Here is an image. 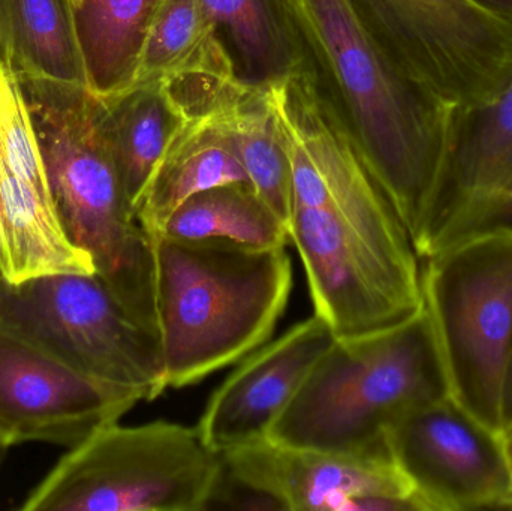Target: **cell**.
<instances>
[{
    "label": "cell",
    "instance_id": "1",
    "mask_svg": "<svg viewBox=\"0 0 512 511\" xmlns=\"http://www.w3.org/2000/svg\"><path fill=\"white\" fill-rule=\"evenodd\" d=\"M336 83L370 168L414 243L465 116L412 83L355 0H277Z\"/></svg>",
    "mask_w": 512,
    "mask_h": 511
},
{
    "label": "cell",
    "instance_id": "2",
    "mask_svg": "<svg viewBox=\"0 0 512 511\" xmlns=\"http://www.w3.org/2000/svg\"><path fill=\"white\" fill-rule=\"evenodd\" d=\"M149 237L168 387L200 383L270 341L294 285L285 248Z\"/></svg>",
    "mask_w": 512,
    "mask_h": 511
},
{
    "label": "cell",
    "instance_id": "3",
    "mask_svg": "<svg viewBox=\"0 0 512 511\" xmlns=\"http://www.w3.org/2000/svg\"><path fill=\"white\" fill-rule=\"evenodd\" d=\"M451 396L426 309L399 326L336 339L271 428L268 440L339 455H388L385 434L409 411Z\"/></svg>",
    "mask_w": 512,
    "mask_h": 511
},
{
    "label": "cell",
    "instance_id": "4",
    "mask_svg": "<svg viewBox=\"0 0 512 511\" xmlns=\"http://www.w3.org/2000/svg\"><path fill=\"white\" fill-rule=\"evenodd\" d=\"M57 216L68 239L141 324L158 335L152 242L138 224L104 126L87 89H24Z\"/></svg>",
    "mask_w": 512,
    "mask_h": 511
},
{
    "label": "cell",
    "instance_id": "5",
    "mask_svg": "<svg viewBox=\"0 0 512 511\" xmlns=\"http://www.w3.org/2000/svg\"><path fill=\"white\" fill-rule=\"evenodd\" d=\"M224 471L197 426L111 423L68 450L23 511H201Z\"/></svg>",
    "mask_w": 512,
    "mask_h": 511
},
{
    "label": "cell",
    "instance_id": "6",
    "mask_svg": "<svg viewBox=\"0 0 512 511\" xmlns=\"http://www.w3.org/2000/svg\"><path fill=\"white\" fill-rule=\"evenodd\" d=\"M0 332L140 402L168 389L158 335L96 273L0 281Z\"/></svg>",
    "mask_w": 512,
    "mask_h": 511
},
{
    "label": "cell",
    "instance_id": "7",
    "mask_svg": "<svg viewBox=\"0 0 512 511\" xmlns=\"http://www.w3.org/2000/svg\"><path fill=\"white\" fill-rule=\"evenodd\" d=\"M423 261L424 309L451 398L502 437V393L512 359V234L465 240Z\"/></svg>",
    "mask_w": 512,
    "mask_h": 511
},
{
    "label": "cell",
    "instance_id": "8",
    "mask_svg": "<svg viewBox=\"0 0 512 511\" xmlns=\"http://www.w3.org/2000/svg\"><path fill=\"white\" fill-rule=\"evenodd\" d=\"M403 74L460 116L512 81V23L475 0H355Z\"/></svg>",
    "mask_w": 512,
    "mask_h": 511
},
{
    "label": "cell",
    "instance_id": "9",
    "mask_svg": "<svg viewBox=\"0 0 512 511\" xmlns=\"http://www.w3.org/2000/svg\"><path fill=\"white\" fill-rule=\"evenodd\" d=\"M385 446L421 510H512L504 438L451 396L397 419L385 434Z\"/></svg>",
    "mask_w": 512,
    "mask_h": 511
},
{
    "label": "cell",
    "instance_id": "10",
    "mask_svg": "<svg viewBox=\"0 0 512 511\" xmlns=\"http://www.w3.org/2000/svg\"><path fill=\"white\" fill-rule=\"evenodd\" d=\"M222 459L234 479L276 510L423 511L390 455H339L267 438Z\"/></svg>",
    "mask_w": 512,
    "mask_h": 511
},
{
    "label": "cell",
    "instance_id": "11",
    "mask_svg": "<svg viewBox=\"0 0 512 511\" xmlns=\"http://www.w3.org/2000/svg\"><path fill=\"white\" fill-rule=\"evenodd\" d=\"M137 398L90 380L27 342L0 332V447L71 450L119 422Z\"/></svg>",
    "mask_w": 512,
    "mask_h": 511
},
{
    "label": "cell",
    "instance_id": "12",
    "mask_svg": "<svg viewBox=\"0 0 512 511\" xmlns=\"http://www.w3.org/2000/svg\"><path fill=\"white\" fill-rule=\"evenodd\" d=\"M233 75H183L162 81L176 123L135 204V216L147 236L161 234L174 212L194 195L249 183L219 107V89Z\"/></svg>",
    "mask_w": 512,
    "mask_h": 511
},
{
    "label": "cell",
    "instance_id": "13",
    "mask_svg": "<svg viewBox=\"0 0 512 511\" xmlns=\"http://www.w3.org/2000/svg\"><path fill=\"white\" fill-rule=\"evenodd\" d=\"M336 339L313 314L245 357L201 414L197 429L204 443L224 455L267 440L277 417Z\"/></svg>",
    "mask_w": 512,
    "mask_h": 511
},
{
    "label": "cell",
    "instance_id": "14",
    "mask_svg": "<svg viewBox=\"0 0 512 511\" xmlns=\"http://www.w3.org/2000/svg\"><path fill=\"white\" fill-rule=\"evenodd\" d=\"M512 198V81L496 101L463 117L438 191L414 239L418 258L438 252L468 216Z\"/></svg>",
    "mask_w": 512,
    "mask_h": 511
},
{
    "label": "cell",
    "instance_id": "15",
    "mask_svg": "<svg viewBox=\"0 0 512 511\" xmlns=\"http://www.w3.org/2000/svg\"><path fill=\"white\" fill-rule=\"evenodd\" d=\"M0 57L23 89H87L68 0H0Z\"/></svg>",
    "mask_w": 512,
    "mask_h": 511
},
{
    "label": "cell",
    "instance_id": "16",
    "mask_svg": "<svg viewBox=\"0 0 512 511\" xmlns=\"http://www.w3.org/2000/svg\"><path fill=\"white\" fill-rule=\"evenodd\" d=\"M216 30L201 0H158L131 80L116 98L183 74L234 72L233 60Z\"/></svg>",
    "mask_w": 512,
    "mask_h": 511
},
{
    "label": "cell",
    "instance_id": "17",
    "mask_svg": "<svg viewBox=\"0 0 512 511\" xmlns=\"http://www.w3.org/2000/svg\"><path fill=\"white\" fill-rule=\"evenodd\" d=\"M158 0H81L72 11L87 90L110 101L134 72L144 32Z\"/></svg>",
    "mask_w": 512,
    "mask_h": 511
},
{
    "label": "cell",
    "instance_id": "18",
    "mask_svg": "<svg viewBox=\"0 0 512 511\" xmlns=\"http://www.w3.org/2000/svg\"><path fill=\"white\" fill-rule=\"evenodd\" d=\"M218 99L249 185L289 233L294 206L291 168L277 138L262 83L251 84L233 75L222 83Z\"/></svg>",
    "mask_w": 512,
    "mask_h": 511
},
{
    "label": "cell",
    "instance_id": "19",
    "mask_svg": "<svg viewBox=\"0 0 512 511\" xmlns=\"http://www.w3.org/2000/svg\"><path fill=\"white\" fill-rule=\"evenodd\" d=\"M162 236L182 240H224L251 248H286L289 233L249 183L207 189L171 216Z\"/></svg>",
    "mask_w": 512,
    "mask_h": 511
},
{
    "label": "cell",
    "instance_id": "20",
    "mask_svg": "<svg viewBox=\"0 0 512 511\" xmlns=\"http://www.w3.org/2000/svg\"><path fill=\"white\" fill-rule=\"evenodd\" d=\"M105 131L132 207L161 156L176 113L161 83L101 101Z\"/></svg>",
    "mask_w": 512,
    "mask_h": 511
},
{
    "label": "cell",
    "instance_id": "21",
    "mask_svg": "<svg viewBox=\"0 0 512 511\" xmlns=\"http://www.w3.org/2000/svg\"><path fill=\"white\" fill-rule=\"evenodd\" d=\"M216 26H225L237 44L254 57H262L270 45V30L261 0H201Z\"/></svg>",
    "mask_w": 512,
    "mask_h": 511
},
{
    "label": "cell",
    "instance_id": "22",
    "mask_svg": "<svg viewBox=\"0 0 512 511\" xmlns=\"http://www.w3.org/2000/svg\"><path fill=\"white\" fill-rule=\"evenodd\" d=\"M512 434V359L505 378L504 393H502L501 404V435L507 438Z\"/></svg>",
    "mask_w": 512,
    "mask_h": 511
},
{
    "label": "cell",
    "instance_id": "23",
    "mask_svg": "<svg viewBox=\"0 0 512 511\" xmlns=\"http://www.w3.org/2000/svg\"><path fill=\"white\" fill-rule=\"evenodd\" d=\"M9 278H11V258H9L8 242H6L2 210H0V281L9 282Z\"/></svg>",
    "mask_w": 512,
    "mask_h": 511
},
{
    "label": "cell",
    "instance_id": "24",
    "mask_svg": "<svg viewBox=\"0 0 512 511\" xmlns=\"http://www.w3.org/2000/svg\"><path fill=\"white\" fill-rule=\"evenodd\" d=\"M475 2L480 3L490 11L496 12V14L512 23V0H475Z\"/></svg>",
    "mask_w": 512,
    "mask_h": 511
},
{
    "label": "cell",
    "instance_id": "25",
    "mask_svg": "<svg viewBox=\"0 0 512 511\" xmlns=\"http://www.w3.org/2000/svg\"><path fill=\"white\" fill-rule=\"evenodd\" d=\"M505 446H507L508 456H510L511 468H512V438L505 440Z\"/></svg>",
    "mask_w": 512,
    "mask_h": 511
},
{
    "label": "cell",
    "instance_id": "26",
    "mask_svg": "<svg viewBox=\"0 0 512 511\" xmlns=\"http://www.w3.org/2000/svg\"><path fill=\"white\" fill-rule=\"evenodd\" d=\"M8 452L9 450L0 447V468H2L3 462H5L6 456H8Z\"/></svg>",
    "mask_w": 512,
    "mask_h": 511
},
{
    "label": "cell",
    "instance_id": "27",
    "mask_svg": "<svg viewBox=\"0 0 512 511\" xmlns=\"http://www.w3.org/2000/svg\"><path fill=\"white\" fill-rule=\"evenodd\" d=\"M69 6H71V11H75V9L80 8L81 0H68Z\"/></svg>",
    "mask_w": 512,
    "mask_h": 511
},
{
    "label": "cell",
    "instance_id": "28",
    "mask_svg": "<svg viewBox=\"0 0 512 511\" xmlns=\"http://www.w3.org/2000/svg\"><path fill=\"white\" fill-rule=\"evenodd\" d=\"M507 438H512V434H511V435H508V437H507ZM507 438H505V440H507Z\"/></svg>",
    "mask_w": 512,
    "mask_h": 511
}]
</instances>
